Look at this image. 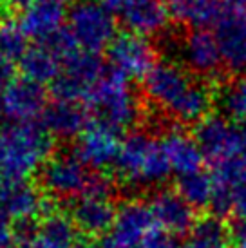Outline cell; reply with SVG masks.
I'll use <instances>...</instances> for the list:
<instances>
[{
    "instance_id": "obj_35",
    "label": "cell",
    "mask_w": 246,
    "mask_h": 248,
    "mask_svg": "<svg viewBox=\"0 0 246 248\" xmlns=\"http://www.w3.org/2000/svg\"><path fill=\"white\" fill-rule=\"evenodd\" d=\"M0 179H2V174H0Z\"/></svg>"
},
{
    "instance_id": "obj_25",
    "label": "cell",
    "mask_w": 246,
    "mask_h": 248,
    "mask_svg": "<svg viewBox=\"0 0 246 248\" xmlns=\"http://www.w3.org/2000/svg\"><path fill=\"white\" fill-rule=\"evenodd\" d=\"M217 100L226 112V120L233 124H246V73L233 75L221 83Z\"/></svg>"
},
{
    "instance_id": "obj_18",
    "label": "cell",
    "mask_w": 246,
    "mask_h": 248,
    "mask_svg": "<svg viewBox=\"0 0 246 248\" xmlns=\"http://www.w3.org/2000/svg\"><path fill=\"white\" fill-rule=\"evenodd\" d=\"M65 16V6L58 0H38L36 4L26 9L20 16V26L28 38L44 42L62 29Z\"/></svg>"
},
{
    "instance_id": "obj_17",
    "label": "cell",
    "mask_w": 246,
    "mask_h": 248,
    "mask_svg": "<svg viewBox=\"0 0 246 248\" xmlns=\"http://www.w3.org/2000/svg\"><path fill=\"white\" fill-rule=\"evenodd\" d=\"M151 143V134H147L145 131L130 132L122 141L118 159L112 167V176L122 183H141Z\"/></svg>"
},
{
    "instance_id": "obj_32",
    "label": "cell",
    "mask_w": 246,
    "mask_h": 248,
    "mask_svg": "<svg viewBox=\"0 0 246 248\" xmlns=\"http://www.w3.org/2000/svg\"><path fill=\"white\" fill-rule=\"evenodd\" d=\"M38 0H4V4H6L9 9H13V11H26V9H29V7L33 6V4H36Z\"/></svg>"
},
{
    "instance_id": "obj_24",
    "label": "cell",
    "mask_w": 246,
    "mask_h": 248,
    "mask_svg": "<svg viewBox=\"0 0 246 248\" xmlns=\"http://www.w3.org/2000/svg\"><path fill=\"white\" fill-rule=\"evenodd\" d=\"M212 176L206 172L184 174L176 179L174 188L184 198L198 214H208L210 200H212Z\"/></svg>"
},
{
    "instance_id": "obj_21",
    "label": "cell",
    "mask_w": 246,
    "mask_h": 248,
    "mask_svg": "<svg viewBox=\"0 0 246 248\" xmlns=\"http://www.w3.org/2000/svg\"><path fill=\"white\" fill-rule=\"evenodd\" d=\"M105 71H107V62L102 56L98 53L83 51V49H78L75 55L69 56L62 67V73L69 76L80 89L85 91L87 96L92 91V87L100 82Z\"/></svg>"
},
{
    "instance_id": "obj_2",
    "label": "cell",
    "mask_w": 246,
    "mask_h": 248,
    "mask_svg": "<svg viewBox=\"0 0 246 248\" xmlns=\"http://www.w3.org/2000/svg\"><path fill=\"white\" fill-rule=\"evenodd\" d=\"M55 154V138L36 122L15 124L0 132V174L6 181H22Z\"/></svg>"
},
{
    "instance_id": "obj_31",
    "label": "cell",
    "mask_w": 246,
    "mask_h": 248,
    "mask_svg": "<svg viewBox=\"0 0 246 248\" xmlns=\"http://www.w3.org/2000/svg\"><path fill=\"white\" fill-rule=\"evenodd\" d=\"M13 241L15 235L11 225H9V219L0 212V248H13Z\"/></svg>"
},
{
    "instance_id": "obj_12",
    "label": "cell",
    "mask_w": 246,
    "mask_h": 248,
    "mask_svg": "<svg viewBox=\"0 0 246 248\" xmlns=\"http://www.w3.org/2000/svg\"><path fill=\"white\" fill-rule=\"evenodd\" d=\"M149 207L152 210L157 227L165 228L174 235L190 234L199 214L184 201V198L172 186L157 190L151 198Z\"/></svg>"
},
{
    "instance_id": "obj_15",
    "label": "cell",
    "mask_w": 246,
    "mask_h": 248,
    "mask_svg": "<svg viewBox=\"0 0 246 248\" xmlns=\"http://www.w3.org/2000/svg\"><path fill=\"white\" fill-rule=\"evenodd\" d=\"M92 124V114L85 102H56L49 104L42 114V125L53 138H78Z\"/></svg>"
},
{
    "instance_id": "obj_26",
    "label": "cell",
    "mask_w": 246,
    "mask_h": 248,
    "mask_svg": "<svg viewBox=\"0 0 246 248\" xmlns=\"http://www.w3.org/2000/svg\"><path fill=\"white\" fill-rule=\"evenodd\" d=\"M28 49V35L24 33L20 22L13 18L0 20V55L9 60H20Z\"/></svg>"
},
{
    "instance_id": "obj_27",
    "label": "cell",
    "mask_w": 246,
    "mask_h": 248,
    "mask_svg": "<svg viewBox=\"0 0 246 248\" xmlns=\"http://www.w3.org/2000/svg\"><path fill=\"white\" fill-rule=\"evenodd\" d=\"M170 169L172 165L163 149V143L157 141V140H152L149 156H147V161H145L141 183H161V181L169 178Z\"/></svg>"
},
{
    "instance_id": "obj_34",
    "label": "cell",
    "mask_w": 246,
    "mask_h": 248,
    "mask_svg": "<svg viewBox=\"0 0 246 248\" xmlns=\"http://www.w3.org/2000/svg\"><path fill=\"white\" fill-rule=\"evenodd\" d=\"M7 112H6V104H4V93L0 91V125L6 122Z\"/></svg>"
},
{
    "instance_id": "obj_22",
    "label": "cell",
    "mask_w": 246,
    "mask_h": 248,
    "mask_svg": "<svg viewBox=\"0 0 246 248\" xmlns=\"http://www.w3.org/2000/svg\"><path fill=\"white\" fill-rule=\"evenodd\" d=\"M183 248H233L230 221H223L210 214L199 216Z\"/></svg>"
},
{
    "instance_id": "obj_6",
    "label": "cell",
    "mask_w": 246,
    "mask_h": 248,
    "mask_svg": "<svg viewBox=\"0 0 246 248\" xmlns=\"http://www.w3.org/2000/svg\"><path fill=\"white\" fill-rule=\"evenodd\" d=\"M184 69L210 82L223 83L230 78L217 38L206 28H186L181 35Z\"/></svg>"
},
{
    "instance_id": "obj_13",
    "label": "cell",
    "mask_w": 246,
    "mask_h": 248,
    "mask_svg": "<svg viewBox=\"0 0 246 248\" xmlns=\"http://www.w3.org/2000/svg\"><path fill=\"white\" fill-rule=\"evenodd\" d=\"M214 35L228 73L237 75L246 69V11L223 9Z\"/></svg>"
},
{
    "instance_id": "obj_33",
    "label": "cell",
    "mask_w": 246,
    "mask_h": 248,
    "mask_svg": "<svg viewBox=\"0 0 246 248\" xmlns=\"http://www.w3.org/2000/svg\"><path fill=\"white\" fill-rule=\"evenodd\" d=\"M223 9L230 11H246V0H217Z\"/></svg>"
},
{
    "instance_id": "obj_10",
    "label": "cell",
    "mask_w": 246,
    "mask_h": 248,
    "mask_svg": "<svg viewBox=\"0 0 246 248\" xmlns=\"http://www.w3.org/2000/svg\"><path fill=\"white\" fill-rule=\"evenodd\" d=\"M120 136V132L92 122L76 140L75 154L91 170L112 169L122 149Z\"/></svg>"
},
{
    "instance_id": "obj_28",
    "label": "cell",
    "mask_w": 246,
    "mask_h": 248,
    "mask_svg": "<svg viewBox=\"0 0 246 248\" xmlns=\"http://www.w3.org/2000/svg\"><path fill=\"white\" fill-rule=\"evenodd\" d=\"M141 247L143 248H179L178 235L167 232V230L161 227H154L149 234L145 235Z\"/></svg>"
},
{
    "instance_id": "obj_16",
    "label": "cell",
    "mask_w": 246,
    "mask_h": 248,
    "mask_svg": "<svg viewBox=\"0 0 246 248\" xmlns=\"http://www.w3.org/2000/svg\"><path fill=\"white\" fill-rule=\"evenodd\" d=\"M118 16L129 33L149 36L165 29L170 15L165 0H127Z\"/></svg>"
},
{
    "instance_id": "obj_29",
    "label": "cell",
    "mask_w": 246,
    "mask_h": 248,
    "mask_svg": "<svg viewBox=\"0 0 246 248\" xmlns=\"http://www.w3.org/2000/svg\"><path fill=\"white\" fill-rule=\"evenodd\" d=\"M230 230H232L233 248H246V219L233 217L230 223Z\"/></svg>"
},
{
    "instance_id": "obj_19",
    "label": "cell",
    "mask_w": 246,
    "mask_h": 248,
    "mask_svg": "<svg viewBox=\"0 0 246 248\" xmlns=\"http://www.w3.org/2000/svg\"><path fill=\"white\" fill-rule=\"evenodd\" d=\"M169 15L179 28H205L215 26L223 15L217 0H165Z\"/></svg>"
},
{
    "instance_id": "obj_7",
    "label": "cell",
    "mask_w": 246,
    "mask_h": 248,
    "mask_svg": "<svg viewBox=\"0 0 246 248\" xmlns=\"http://www.w3.org/2000/svg\"><path fill=\"white\" fill-rule=\"evenodd\" d=\"M105 53L110 67L134 80H145V76L159 62L154 44H151L145 36L134 35L129 31L116 35Z\"/></svg>"
},
{
    "instance_id": "obj_20",
    "label": "cell",
    "mask_w": 246,
    "mask_h": 248,
    "mask_svg": "<svg viewBox=\"0 0 246 248\" xmlns=\"http://www.w3.org/2000/svg\"><path fill=\"white\" fill-rule=\"evenodd\" d=\"M161 143H163L172 169L179 172V176L201 172V167L206 159L199 145L196 143V140L186 136L183 131H174L167 134Z\"/></svg>"
},
{
    "instance_id": "obj_23",
    "label": "cell",
    "mask_w": 246,
    "mask_h": 248,
    "mask_svg": "<svg viewBox=\"0 0 246 248\" xmlns=\"http://www.w3.org/2000/svg\"><path fill=\"white\" fill-rule=\"evenodd\" d=\"M62 67L63 65L60 58L42 42L29 47L26 55L20 58V69L24 73V78L36 83H51L62 73Z\"/></svg>"
},
{
    "instance_id": "obj_1",
    "label": "cell",
    "mask_w": 246,
    "mask_h": 248,
    "mask_svg": "<svg viewBox=\"0 0 246 248\" xmlns=\"http://www.w3.org/2000/svg\"><path fill=\"white\" fill-rule=\"evenodd\" d=\"M92 114V122L105 125L122 134L130 127L143 124V94H134L129 87V78L107 63L100 82L96 83L85 100Z\"/></svg>"
},
{
    "instance_id": "obj_4",
    "label": "cell",
    "mask_w": 246,
    "mask_h": 248,
    "mask_svg": "<svg viewBox=\"0 0 246 248\" xmlns=\"http://www.w3.org/2000/svg\"><path fill=\"white\" fill-rule=\"evenodd\" d=\"M69 29L80 49L91 53L107 51L116 38V20L102 2L82 0L73 6L69 15Z\"/></svg>"
},
{
    "instance_id": "obj_3",
    "label": "cell",
    "mask_w": 246,
    "mask_h": 248,
    "mask_svg": "<svg viewBox=\"0 0 246 248\" xmlns=\"http://www.w3.org/2000/svg\"><path fill=\"white\" fill-rule=\"evenodd\" d=\"M91 170L76 154L58 152L40 167V188L51 201L65 205L82 198L91 178Z\"/></svg>"
},
{
    "instance_id": "obj_14",
    "label": "cell",
    "mask_w": 246,
    "mask_h": 248,
    "mask_svg": "<svg viewBox=\"0 0 246 248\" xmlns=\"http://www.w3.org/2000/svg\"><path fill=\"white\" fill-rule=\"evenodd\" d=\"M4 93L7 118L15 124H29L44 114L47 107V91L42 83H36L28 78L13 80Z\"/></svg>"
},
{
    "instance_id": "obj_11",
    "label": "cell",
    "mask_w": 246,
    "mask_h": 248,
    "mask_svg": "<svg viewBox=\"0 0 246 248\" xmlns=\"http://www.w3.org/2000/svg\"><path fill=\"white\" fill-rule=\"evenodd\" d=\"M62 210L71 217L76 230L89 239H102L109 234L118 217L114 201L96 198H78L65 203Z\"/></svg>"
},
{
    "instance_id": "obj_5",
    "label": "cell",
    "mask_w": 246,
    "mask_h": 248,
    "mask_svg": "<svg viewBox=\"0 0 246 248\" xmlns=\"http://www.w3.org/2000/svg\"><path fill=\"white\" fill-rule=\"evenodd\" d=\"M192 132L210 167L246 154V124H233L223 116L210 114Z\"/></svg>"
},
{
    "instance_id": "obj_9",
    "label": "cell",
    "mask_w": 246,
    "mask_h": 248,
    "mask_svg": "<svg viewBox=\"0 0 246 248\" xmlns=\"http://www.w3.org/2000/svg\"><path fill=\"white\" fill-rule=\"evenodd\" d=\"M154 223L149 203L139 200L125 201L118 210L114 227L98 241V248H143L141 243L154 228Z\"/></svg>"
},
{
    "instance_id": "obj_8",
    "label": "cell",
    "mask_w": 246,
    "mask_h": 248,
    "mask_svg": "<svg viewBox=\"0 0 246 248\" xmlns=\"http://www.w3.org/2000/svg\"><path fill=\"white\" fill-rule=\"evenodd\" d=\"M51 208H55V203L42 192L40 186L28 179L6 181V185L0 186V212L9 221L31 225L34 219H42Z\"/></svg>"
},
{
    "instance_id": "obj_30",
    "label": "cell",
    "mask_w": 246,
    "mask_h": 248,
    "mask_svg": "<svg viewBox=\"0 0 246 248\" xmlns=\"http://www.w3.org/2000/svg\"><path fill=\"white\" fill-rule=\"evenodd\" d=\"M15 76V65L13 60H9L7 56L0 55V89H6L9 83L13 82Z\"/></svg>"
}]
</instances>
